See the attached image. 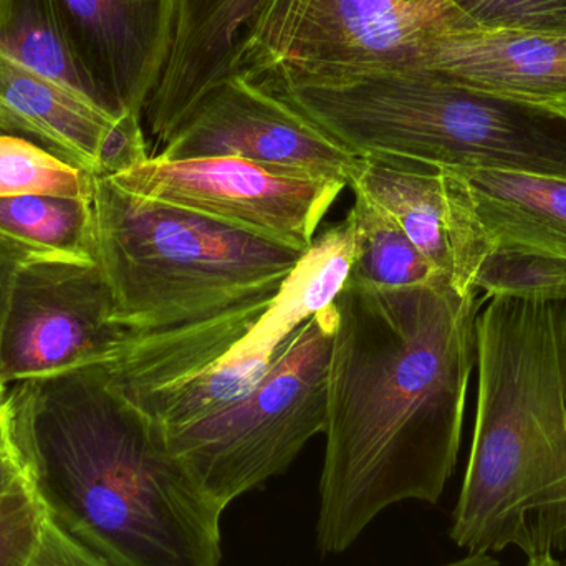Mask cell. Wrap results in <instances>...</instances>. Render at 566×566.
<instances>
[{
    "mask_svg": "<svg viewBox=\"0 0 566 566\" xmlns=\"http://www.w3.org/2000/svg\"><path fill=\"white\" fill-rule=\"evenodd\" d=\"M478 292L446 282L336 296L316 542L348 551L391 505L436 504L458 464Z\"/></svg>",
    "mask_w": 566,
    "mask_h": 566,
    "instance_id": "cell-1",
    "label": "cell"
},
{
    "mask_svg": "<svg viewBox=\"0 0 566 566\" xmlns=\"http://www.w3.org/2000/svg\"><path fill=\"white\" fill-rule=\"evenodd\" d=\"M13 446L45 514L115 566H221V517L161 429L99 366L6 386Z\"/></svg>",
    "mask_w": 566,
    "mask_h": 566,
    "instance_id": "cell-2",
    "label": "cell"
},
{
    "mask_svg": "<svg viewBox=\"0 0 566 566\" xmlns=\"http://www.w3.org/2000/svg\"><path fill=\"white\" fill-rule=\"evenodd\" d=\"M478 411L451 538L468 554H566V300L479 312Z\"/></svg>",
    "mask_w": 566,
    "mask_h": 566,
    "instance_id": "cell-3",
    "label": "cell"
},
{
    "mask_svg": "<svg viewBox=\"0 0 566 566\" xmlns=\"http://www.w3.org/2000/svg\"><path fill=\"white\" fill-rule=\"evenodd\" d=\"M279 93L358 158L566 179V116L424 66L290 73Z\"/></svg>",
    "mask_w": 566,
    "mask_h": 566,
    "instance_id": "cell-4",
    "label": "cell"
},
{
    "mask_svg": "<svg viewBox=\"0 0 566 566\" xmlns=\"http://www.w3.org/2000/svg\"><path fill=\"white\" fill-rule=\"evenodd\" d=\"M95 261L128 332L191 325L277 295L306 251L93 176Z\"/></svg>",
    "mask_w": 566,
    "mask_h": 566,
    "instance_id": "cell-5",
    "label": "cell"
},
{
    "mask_svg": "<svg viewBox=\"0 0 566 566\" xmlns=\"http://www.w3.org/2000/svg\"><path fill=\"white\" fill-rule=\"evenodd\" d=\"M352 264V231L343 221L316 235L277 295L178 328L128 332L99 368L163 434L178 431L254 389L296 328L335 302Z\"/></svg>",
    "mask_w": 566,
    "mask_h": 566,
    "instance_id": "cell-6",
    "label": "cell"
},
{
    "mask_svg": "<svg viewBox=\"0 0 566 566\" xmlns=\"http://www.w3.org/2000/svg\"><path fill=\"white\" fill-rule=\"evenodd\" d=\"M335 305L306 319L254 389L165 434L176 461L222 509L282 474L326 429Z\"/></svg>",
    "mask_w": 566,
    "mask_h": 566,
    "instance_id": "cell-7",
    "label": "cell"
},
{
    "mask_svg": "<svg viewBox=\"0 0 566 566\" xmlns=\"http://www.w3.org/2000/svg\"><path fill=\"white\" fill-rule=\"evenodd\" d=\"M452 17L449 0H265L231 75L262 83L282 70L411 66L426 33Z\"/></svg>",
    "mask_w": 566,
    "mask_h": 566,
    "instance_id": "cell-8",
    "label": "cell"
},
{
    "mask_svg": "<svg viewBox=\"0 0 566 566\" xmlns=\"http://www.w3.org/2000/svg\"><path fill=\"white\" fill-rule=\"evenodd\" d=\"M126 336L98 265L25 262L17 272L0 333V382L105 366Z\"/></svg>",
    "mask_w": 566,
    "mask_h": 566,
    "instance_id": "cell-9",
    "label": "cell"
},
{
    "mask_svg": "<svg viewBox=\"0 0 566 566\" xmlns=\"http://www.w3.org/2000/svg\"><path fill=\"white\" fill-rule=\"evenodd\" d=\"M112 179L133 195L199 212L300 251L312 248L323 218L346 188L342 182L283 175L234 156L181 161L151 156Z\"/></svg>",
    "mask_w": 566,
    "mask_h": 566,
    "instance_id": "cell-10",
    "label": "cell"
},
{
    "mask_svg": "<svg viewBox=\"0 0 566 566\" xmlns=\"http://www.w3.org/2000/svg\"><path fill=\"white\" fill-rule=\"evenodd\" d=\"M156 156L166 161L234 156L283 175L345 186L363 163L269 86L241 75L214 86Z\"/></svg>",
    "mask_w": 566,
    "mask_h": 566,
    "instance_id": "cell-11",
    "label": "cell"
},
{
    "mask_svg": "<svg viewBox=\"0 0 566 566\" xmlns=\"http://www.w3.org/2000/svg\"><path fill=\"white\" fill-rule=\"evenodd\" d=\"M103 108L143 116L171 49L175 0H53Z\"/></svg>",
    "mask_w": 566,
    "mask_h": 566,
    "instance_id": "cell-12",
    "label": "cell"
},
{
    "mask_svg": "<svg viewBox=\"0 0 566 566\" xmlns=\"http://www.w3.org/2000/svg\"><path fill=\"white\" fill-rule=\"evenodd\" d=\"M349 188L388 211L455 292H475V274L489 248L451 169L363 158Z\"/></svg>",
    "mask_w": 566,
    "mask_h": 566,
    "instance_id": "cell-13",
    "label": "cell"
},
{
    "mask_svg": "<svg viewBox=\"0 0 566 566\" xmlns=\"http://www.w3.org/2000/svg\"><path fill=\"white\" fill-rule=\"evenodd\" d=\"M455 20L426 33L416 66L566 116V35L482 30Z\"/></svg>",
    "mask_w": 566,
    "mask_h": 566,
    "instance_id": "cell-14",
    "label": "cell"
},
{
    "mask_svg": "<svg viewBox=\"0 0 566 566\" xmlns=\"http://www.w3.org/2000/svg\"><path fill=\"white\" fill-rule=\"evenodd\" d=\"M264 2L175 0L171 49L143 113L159 145L231 75L235 53Z\"/></svg>",
    "mask_w": 566,
    "mask_h": 566,
    "instance_id": "cell-15",
    "label": "cell"
},
{
    "mask_svg": "<svg viewBox=\"0 0 566 566\" xmlns=\"http://www.w3.org/2000/svg\"><path fill=\"white\" fill-rule=\"evenodd\" d=\"M491 249L566 261V179L501 169H451Z\"/></svg>",
    "mask_w": 566,
    "mask_h": 566,
    "instance_id": "cell-16",
    "label": "cell"
},
{
    "mask_svg": "<svg viewBox=\"0 0 566 566\" xmlns=\"http://www.w3.org/2000/svg\"><path fill=\"white\" fill-rule=\"evenodd\" d=\"M115 116L0 52V135L35 143L95 175L99 143Z\"/></svg>",
    "mask_w": 566,
    "mask_h": 566,
    "instance_id": "cell-17",
    "label": "cell"
},
{
    "mask_svg": "<svg viewBox=\"0 0 566 566\" xmlns=\"http://www.w3.org/2000/svg\"><path fill=\"white\" fill-rule=\"evenodd\" d=\"M92 198H0V239L25 262L95 261Z\"/></svg>",
    "mask_w": 566,
    "mask_h": 566,
    "instance_id": "cell-18",
    "label": "cell"
},
{
    "mask_svg": "<svg viewBox=\"0 0 566 566\" xmlns=\"http://www.w3.org/2000/svg\"><path fill=\"white\" fill-rule=\"evenodd\" d=\"M0 52L103 108L66 40L53 0H0Z\"/></svg>",
    "mask_w": 566,
    "mask_h": 566,
    "instance_id": "cell-19",
    "label": "cell"
},
{
    "mask_svg": "<svg viewBox=\"0 0 566 566\" xmlns=\"http://www.w3.org/2000/svg\"><path fill=\"white\" fill-rule=\"evenodd\" d=\"M353 192L355 205L346 216L353 235L348 282L373 289L444 282L388 211L365 192L358 189Z\"/></svg>",
    "mask_w": 566,
    "mask_h": 566,
    "instance_id": "cell-20",
    "label": "cell"
},
{
    "mask_svg": "<svg viewBox=\"0 0 566 566\" xmlns=\"http://www.w3.org/2000/svg\"><path fill=\"white\" fill-rule=\"evenodd\" d=\"M93 175L63 161L35 143L0 135V198L42 195L92 198Z\"/></svg>",
    "mask_w": 566,
    "mask_h": 566,
    "instance_id": "cell-21",
    "label": "cell"
},
{
    "mask_svg": "<svg viewBox=\"0 0 566 566\" xmlns=\"http://www.w3.org/2000/svg\"><path fill=\"white\" fill-rule=\"evenodd\" d=\"M484 298L566 300V261L537 252L491 249L474 279Z\"/></svg>",
    "mask_w": 566,
    "mask_h": 566,
    "instance_id": "cell-22",
    "label": "cell"
},
{
    "mask_svg": "<svg viewBox=\"0 0 566 566\" xmlns=\"http://www.w3.org/2000/svg\"><path fill=\"white\" fill-rule=\"evenodd\" d=\"M461 25L566 35V0H449Z\"/></svg>",
    "mask_w": 566,
    "mask_h": 566,
    "instance_id": "cell-23",
    "label": "cell"
},
{
    "mask_svg": "<svg viewBox=\"0 0 566 566\" xmlns=\"http://www.w3.org/2000/svg\"><path fill=\"white\" fill-rule=\"evenodd\" d=\"M45 511L32 488L0 495V566H25L42 534Z\"/></svg>",
    "mask_w": 566,
    "mask_h": 566,
    "instance_id": "cell-24",
    "label": "cell"
},
{
    "mask_svg": "<svg viewBox=\"0 0 566 566\" xmlns=\"http://www.w3.org/2000/svg\"><path fill=\"white\" fill-rule=\"evenodd\" d=\"M142 119L143 116L132 112L119 113L113 118L99 143L96 171L93 176L112 178L151 158Z\"/></svg>",
    "mask_w": 566,
    "mask_h": 566,
    "instance_id": "cell-25",
    "label": "cell"
},
{
    "mask_svg": "<svg viewBox=\"0 0 566 566\" xmlns=\"http://www.w3.org/2000/svg\"><path fill=\"white\" fill-rule=\"evenodd\" d=\"M25 566H115L90 551L56 525L49 515L43 521L39 544Z\"/></svg>",
    "mask_w": 566,
    "mask_h": 566,
    "instance_id": "cell-26",
    "label": "cell"
},
{
    "mask_svg": "<svg viewBox=\"0 0 566 566\" xmlns=\"http://www.w3.org/2000/svg\"><path fill=\"white\" fill-rule=\"evenodd\" d=\"M20 264H23L22 258L0 239V333L6 322L7 308H9Z\"/></svg>",
    "mask_w": 566,
    "mask_h": 566,
    "instance_id": "cell-27",
    "label": "cell"
},
{
    "mask_svg": "<svg viewBox=\"0 0 566 566\" xmlns=\"http://www.w3.org/2000/svg\"><path fill=\"white\" fill-rule=\"evenodd\" d=\"M27 488H30L29 475L15 449L0 452V495L12 494Z\"/></svg>",
    "mask_w": 566,
    "mask_h": 566,
    "instance_id": "cell-28",
    "label": "cell"
},
{
    "mask_svg": "<svg viewBox=\"0 0 566 566\" xmlns=\"http://www.w3.org/2000/svg\"><path fill=\"white\" fill-rule=\"evenodd\" d=\"M442 566H502L492 554H468L459 560ZM524 566H565L555 558V555H535L528 557Z\"/></svg>",
    "mask_w": 566,
    "mask_h": 566,
    "instance_id": "cell-29",
    "label": "cell"
},
{
    "mask_svg": "<svg viewBox=\"0 0 566 566\" xmlns=\"http://www.w3.org/2000/svg\"><path fill=\"white\" fill-rule=\"evenodd\" d=\"M12 428H10L9 412L6 401H0V452L13 451Z\"/></svg>",
    "mask_w": 566,
    "mask_h": 566,
    "instance_id": "cell-30",
    "label": "cell"
},
{
    "mask_svg": "<svg viewBox=\"0 0 566 566\" xmlns=\"http://www.w3.org/2000/svg\"><path fill=\"white\" fill-rule=\"evenodd\" d=\"M3 392H6V386L0 382V401L3 399Z\"/></svg>",
    "mask_w": 566,
    "mask_h": 566,
    "instance_id": "cell-31",
    "label": "cell"
},
{
    "mask_svg": "<svg viewBox=\"0 0 566 566\" xmlns=\"http://www.w3.org/2000/svg\"><path fill=\"white\" fill-rule=\"evenodd\" d=\"M406 2H418V0H406Z\"/></svg>",
    "mask_w": 566,
    "mask_h": 566,
    "instance_id": "cell-32",
    "label": "cell"
},
{
    "mask_svg": "<svg viewBox=\"0 0 566 566\" xmlns=\"http://www.w3.org/2000/svg\"><path fill=\"white\" fill-rule=\"evenodd\" d=\"M564 565L566 566V560H565V564H564Z\"/></svg>",
    "mask_w": 566,
    "mask_h": 566,
    "instance_id": "cell-33",
    "label": "cell"
}]
</instances>
